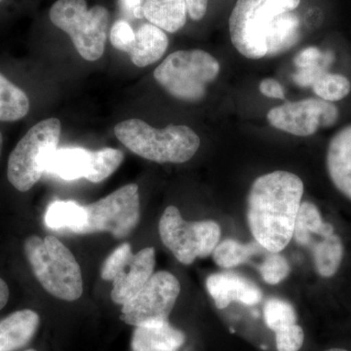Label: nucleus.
Returning a JSON list of instances; mask_svg holds the SVG:
<instances>
[{
	"label": "nucleus",
	"instance_id": "f257e3e1",
	"mask_svg": "<svg viewBox=\"0 0 351 351\" xmlns=\"http://www.w3.org/2000/svg\"><path fill=\"white\" fill-rule=\"evenodd\" d=\"M301 0H237L230 14V40L251 60L284 54L299 41Z\"/></svg>",
	"mask_w": 351,
	"mask_h": 351
},
{
	"label": "nucleus",
	"instance_id": "f03ea898",
	"mask_svg": "<svg viewBox=\"0 0 351 351\" xmlns=\"http://www.w3.org/2000/svg\"><path fill=\"white\" fill-rule=\"evenodd\" d=\"M304 182L287 171L257 178L248 195L247 221L256 242L270 253H279L293 239L302 204Z\"/></svg>",
	"mask_w": 351,
	"mask_h": 351
},
{
	"label": "nucleus",
	"instance_id": "7ed1b4c3",
	"mask_svg": "<svg viewBox=\"0 0 351 351\" xmlns=\"http://www.w3.org/2000/svg\"><path fill=\"white\" fill-rule=\"evenodd\" d=\"M114 134L127 149L137 156L157 163H184L199 149V136L186 125L154 128L143 120L119 122Z\"/></svg>",
	"mask_w": 351,
	"mask_h": 351
},
{
	"label": "nucleus",
	"instance_id": "20e7f679",
	"mask_svg": "<svg viewBox=\"0 0 351 351\" xmlns=\"http://www.w3.org/2000/svg\"><path fill=\"white\" fill-rule=\"evenodd\" d=\"M25 257L46 292L66 302L77 301L83 293L82 272L68 247L57 237L32 235L24 243Z\"/></svg>",
	"mask_w": 351,
	"mask_h": 351
},
{
	"label": "nucleus",
	"instance_id": "39448f33",
	"mask_svg": "<svg viewBox=\"0 0 351 351\" xmlns=\"http://www.w3.org/2000/svg\"><path fill=\"white\" fill-rule=\"evenodd\" d=\"M62 124L58 119L41 120L29 129L9 154L6 176L19 193H27L45 173L46 163L58 149Z\"/></svg>",
	"mask_w": 351,
	"mask_h": 351
},
{
	"label": "nucleus",
	"instance_id": "423d86ee",
	"mask_svg": "<svg viewBox=\"0 0 351 351\" xmlns=\"http://www.w3.org/2000/svg\"><path fill=\"white\" fill-rule=\"evenodd\" d=\"M218 60L206 51L181 50L170 54L154 71V80L171 96L198 101L206 96L208 84L219 75Z\"/></svg>",
	"mask_w": 351,
	"mask_h": 351
},
{
	"label": "nucleus",
	"instance_id": "0eeeda50",
	"mask_svg": "<svg viewBox=\"0 0 351 351\" xmlns=\"http://www.w3.org/2000/svg\"><path fill=\"white\" fill-rule=\"evenodd\" d=\"M49 19L69 34L83 59L95 62L103 56L110 19L106 7L88 8L86 0H57L51 6Z\"/></svg>",
	"mask_w": 351,
	"mask_h": 351
},
{
	"label": "nucleus",
	"instance_id": "6e6552de",
	"mask_svg": "<svg viewBox=\"0 0 351 351\" xmlns=\"http://www.w3.org/2000/svg\"><path fill=\"white\" fill-rule=\"evenodd\" d=\"M158 228L162 243L186 265L209 257L221 239V226L216 221H184L175 206L166 208Z\"/></svg>",
	"mask_w": 351,
	"mask_h": 351
},
{
	"label": "nucleus",
	"instance_id": "1a4fd4ad",
	"mask_svg": "<svg viewBox=\"0 0 351 351\" xmlns=\"http://www.w3.org/2000/svg\"><path fill=\"white\" fill-rule=\"evenodd\" d=\"M84 208L86 223L78 234L110 232L115 239H124L140 221L138 186L126 184Z\"/></svg>",
	"mask_w": 351,
	"mask_h": 351
},
{
	"label": "nucleus",
	"instance_id": "9d476101",
	"mask_svg": "<svg viewBox=\"0 0 351 351\" xmlns=\"http://www.w3.org/2000/svg\"><path fill=\"white\" fill-rule=\"evenodd\" d=\"M181 284L174 274L157 271L144 287L122 306L120 318L134 327L169 321Z\"/></svg>",
	"mask_w": 351,
	"mask_h": 351
},
{
	"label": "nucleus",
	"instance_id": "9b49d317",
	"mask_svg": "<svg viewBox=\"0 0 351 351\" xmlns=\"http://www.w3.org/2000/svg\"><path fill=\"white\" fill-rule=\"evenodd\" d=\"M267 119L278 130L308 137L319 128H328L336 124L339 110L331 101L308 98L297 101H287L267 112Z\"/></svg>",
	"mask_w": 351,
	"mask_h": 351
},
{
	"label": "nucleus",
	"instance_id": "f8f14e48",
	"mask_svg": "<svg viewBox=\"0 0 351 351\" xmlns=\"http://www.w3.org/2000/svg\"><path fill=\"white\" fill-rule=\"evenodd\" d=\"M156 251L152 247L134 254L112 280V301L123 306L144 287L154 274Z\"/></svg>",
	"mask_w": 351,
	"mask_h": 351
},
{
	"label": "nucleus",
	"instance_id": "ddd939ff",
	"mask_svg": "<svg viewBox=\"0 0 351 351\" xmlns=\"http://www.w3.org/2000/svg\"><path fill=\"white\" fill-rule=\"evenodd\" d=\"M208 292L219 309H223L232 302L245 306H255L262 301L260 288L244 276L234 272L212 274L206 280Z\"/></svg>",
	"mask_w": 351,
	"mask_h": 351
},
{
	"label": "nucleus",
	"instance_id": "4468645a",
	"mask_svg": "<svg viewBox=\"0 0 351 351\" xmlns=\"http://www.w3.org/2000/svg\"><path fill=\"white\" fill-rule=\"evenodd\" d=\"M326 166L335 188L351 201V124L341 129L330 141Z\"/></svg>",
	"mask_w": 351,
	"mask_h": 351
},
{
	"label": "nucleus",
	"instance_id": "2eb2a0df",
	"mask_svg": "<svg viewBox=\"0 0 351 351\" xmlns=\"http://www.w3.org/2000/svg\"><path fill=\"white\" fill-rule=\"evenodd\" d=\"M40 325L36 311L22 309L0 320V351H17L31 343Z\"/></svg>",
	"mask_w": 351,
	"mask_h": 351
},
{
	"label": "nucleus",
	"instance_id": "dca6fc26",
	"mask_svg": "<svg viewBox=\"0 0 351 351\" xmlns=\"http://www.w3.org/2000/svg\"><path fill=\"white\" fill-rule=\"evenodd\" d=\"M186 343V335L169 321L135 327L132 351H179Z\"/></svg>",
	"mask_w": 351,
	"mask_h": 351
},
{
	"label": "nucleus",
	"instance_id": "f3484780",
	"mask_svg": "<svg viewBox=\"0 0 351 351\" xmlns=\"http://www.w3.org/2000/svg\"><path fill=\"white\" fill-rule=\"evenodd\" d=\"M169 45L167 34L156 25L147 23L135 32V41L128 54L132 63L145 68L159 61Z\"/></svg>",
	"mask_w": 351,
	"mask_h": 351
},
{
	"label": "nucleus",
	"instance_id": "a211bd4d",
	"mask_svg": "<svg viewBox=\"0 0 351 351\" xmlns=\"http://www.w3.org/2000/svg\"><path fill=\"white\" fill-rule=\"evenodd\" d=\"M92 167V152L82 147H63L51 154L45 173L66 181L86 179Z\"/></svg>",
	"mask_w": 351,
	"mask_h": 351
},
{
	"label": "nucleus",
	"instance_id": "6ab92c4d",
	"mask_svg": "<svg viewBox=\"0 0 351 351\" xmlns=\"http://www.w3.org/2000/svg\"><path fill=\"white\" fill-rule=\"evenodd\" d=\"M31 110L29 93L0 69V122L15 123L25 119Z\"/></svg>",
	"mask_w": 351,
	"mask_h": 351
},
{
	"label": "nucleus",
	"instance_id": "aec40b11",
	"mask_svg": "<svg viewBox=\"0 0 351 351\" xmlns=\"http://www.w3.org/2000/svg\"><path fill=\"white\" fill-rule=\"evenodd\" d=\"M307 248L313 253L314 267L320 276L330 278L338 272L343 262L345 248L341 237L332 232L313 237Z\"/></svg>",
	"mask_w": 351,
	"mask_h": 351
},
{
	"label": "nucleus",
	"instance_id": "412c9836",
	"mask_svg": "<svg viewBox=\"0 0 351 351\" xmlns=\"http://www.w3.org/2000/svg\"><path fill=\"white\" fill-rule=\"evenodd\" d=\"M186 0H144L143 15L151 24L174 34L186 23Z\"/></svg>",
	"mask_w": 351,
	"mask_h": 351
},
{
	"label": "nucleus",
	"instance_id": "4be33fe9",
	"mask_svg": "<svg viewBox=\"0 0 351 351\" xmlns=\"http://www.w3.org/2000/svg\"><path fill=\"white\" fill-rule=\"evenodd\" d=\"M44 221L51 230L80 233L86 223V211L75 201L56 200L48 206Z\"/></svg>",
	"mask_w": 351,
	"mask_h": 351
},
{
	"label": "nucleus",
	"instance_id": "5701e85b",
	"mask_svg": "<svg viewBox=\"0 0 351 351\" xmlns=\"http://www.w3.org/2000/svg\"><path fill=\"white\" fill-rule=\"evenodd\" d=\"M335 230L334 226L323 219L319 209L313 203L302 202L295 219L293 239L295 243L302 245L308 235L325 233Z\"/></svg>",
	"mask_w": 351,
	"mask_h": 351
},
{
	"label": "nucleus",
	"instance_id": "b1692460",
	"mask_svg": "<svg viewBox=\"0 0 351 351\" xmlns=\"http://www.w3.org/2000/svg\"><path fill=\"white\" fill-rule=\"evenodd\" d=\"M261 248L263 247L258 242L241 244L234 239H226L217 245L212 255L219 267L230 269L248 262L249 258L258 253Z\"/></svg>",
	"mask_w": 351,
	"mask_h": 351
},
{
	"label": "nucleus",
	"instance_id": "393cba45",
	"mask_svg": "<svg viewBox=\"0 0 351 351\" xmlns=\"http://www.w3.org/2000/svg\"><path fill=\"white\" fill-rule=\"evenodd\" d=\"M124 159V154L120 149H106L92 152V167L86 180L91 182H101L115 172Z\"/></svg>",
	"mask_w": 351,
	"mask_h": 351
},
{
	"label": "nucleus",
	"instance_id": "a878e982",
	"mask_svg": "<svg viewBox=\"0 0 351 351\" xmlns=\"http://www.w3.org/2000/svg\"><path fill=\"white\" fill-rule=\"evenodd\" d=\"M313 89L319 99L332 103L343 100L350 93L351 83L346 76L341 73L327 71L316 80Z\"/></svg>",
	"mask_w": 351,
	"mask_h": 351
},
{
	"label": "nucleus",
	"instance_id": "bb28decb",
	"mask_svg": "<svg viewBox=\"0 0 351 351\" xmlns=\"http://www.w3.org/2000/svg\"><path fill=\"white\" fill-rule=\"evenodd\" d=\"M263 319L274 332L297 324V314L292 304L280 299H270L263 307Z\"/></svg>",
	"mask_w": 351,
	"mask_h": 351
},
{
	"label": "nucleus",
	"instance_id": "cd10ccee",
	"mask_svg": "<svg viewBox=\"0 0 351 351\" xmlns=\"http://www.w3.org/2000/svg\"><path fill=\"white\" fill-rule=\"evenodd\" d=\"M261 276L270 285L280 283L290 272L288 261L279 253H272L258 267Z\"/></svg>",
	"mask_w": 351,
	"mask_h": 351
},
{
	"label": "nucleus",
	"instance_id": "c85d7f7f",
	"mask_svg": "<svg viewBox=\"0 0 351 351\" xmlns=\"http://www.w3.org/2000/svg\"><path fill=\"white\" fill-rule=\"evenodd\" d=\"M334 61L335 53L331 50H326L320 63L308 68L300 69L295 75H293V82L300 87H313L316 80L327 73Z\"/></svg>",
	"mask_w": 351,
	"mask_h": 351
},
{
	"label": "nucleus",
	"instance_id": "c756f323",
	"mask_svg": "<svg viewBox=\"0 0 351 351\" xmlns=\"http://www.w3.org/2000/svg\"><path fill=\"white\" fill-rule=\"evenodd\" d=\"M133 255L130 244L123 243L120 245L108 256L107 260L104 263L101 270V278L104 280L112 281L117 274H119V270L121 269V267L130 260Z\"/></svg>",
	"mask_w": 351,
	"mask_h": 351
},
{
	"label": "nucleus",
	"instance_id": "7c9ffc66",
	"mask_svg": "<svg viewBox=\"0 0 351 351\" xmlns=\"http://www.w3.org/2000/svg\"><path fill=\"white\" fill-rule=\"evenodd\" d=\"M304 341V330L298 323L276 332L277 351H299Z\"/></svg>",
	"mask_w": 351,
	"mask_h": 351
},
{
	"label": "nucleus",
	"instance_id": "2f4dec72",
	"mask_svg": "<svg viewBox=\"0 0 351 351\" xmlns=\"http://www.w3.org/2000/svg\"><path fill=\"white\" fill-rule=\"evenodd\" d=\"M110 41L115 49L128 53L135 41V32L125 20L117 21L110 29Z\"/></svg>",
	"mask_w": 351,
	"mask_h": 351
},
{
	"label": "nucleus",
	"instance_id": "473e14b6",
	"mask_svg": "<svg viewBox=\"0 0 351 351\" xmlns=\"http://www.w3.org/2000/svg\"><path fill=\"white\" fill-rule=\"evenodd\" d=\"M324 54L325 51H321L319 48L311 46V47L302 50L295 56L294 60L295 66L299 69L314 66V64L320 63L322 61Z\"/></svg>",
	"mask_w": 351,
	"mask_h": 351
},
{
	"label": "nucleus",
	"instance_id": "72a5a7b5",
	"mask_svg": "<svg viewBox=\"0 0 351 351\" xmlns=\"http://www.w3.org/2000/svg\"><path fill=\"white\" fill-rule=\"evenodd\" d=\"M258 90L267 98L278 99V100L285 99V92L282 85L274 78H265L258 85Z\"/></svg>",
	"mask_w": 351,
	"mask_h": 351
},
{
	"label": "nucleus",
	"instance_id": "f704fd0d",
	"mask_svg": "<svg viewBox=\"0 0 351 351\" xmlns=\"http://www.w3.org/2000/svg\"><path fill=\"white\" fill-rule=\"evenodd\" d=\"M189 17L193 21H200L205 17L208 8V0H186Z\"/></svg>",
	"mask_w": 351,
	"mask_h": 351
},
{
	"label": "nucleus",
	"instance_id": "c9c22d12",
	"mask_svg": "<svg viewBox=\"0 0 351 351\" xmlns=\"http://www.w3.org/2000/svg\"><path fill=\"white\" fill-rule=\"evenodd\" d=\"M121 4L127 14H130L137 19L144 17L143 15L144 0H121Z\"/></svg>",
	"mask_w": 351,
	"mask_h": 351
},
{
	"label": "nucleus",
	"instance_id": "e433bc0d",
	"mask_svg": "<svg viewBox=\"0 0 351 351\" xmlns=\"http://www.w3.org/2000/svg\"><path fill=\"white\" fill-rule=\"evenodd\" d=\"M9 287L3 279L0 278V311L5 307L7 302L9 301Z\"/></svg>",
	"mask_w": 351,
	"mask_h": 351
},
{
	"label": "nucleus",
	"instance_id": "4c0bfd02",
	"mask_svg": "<svg viewBox=\"0 0 351 351\" xmlns=\"http://www.w3.org/2000/svg\"><path fill=\"white\" fill-rule=\"evenodd\" d=\"M4 147V136L2 131L0 130V158H1L2 152H3Z\"/></svg>",
	"mask_w": 351,
	"mask_h": 351
},
{
	"label": "nucleus",
	"instance_id": "58836bf2",
	"mask_svg": "<svg viewBox=\"0 0 351 351\" xmlns=\"http://www.w3.org/2000/svg\"><path fill=\"white\" fill-rule=\"evenodd\" d=\"M8 1H9V0H0V8H2V7L5 5L7 2H8Z\"/></svg>",
	"mask_w": 351,
	"mask_h": 351
},
{
	"label": "nucleus",
	"instance_id": "ea45409f",
	"mask_svg": "<svg viewBox=\"0 0 351 351\" xmlns=\"http://www.w3.org/2000/svg\"><path fill=\"white\" fill-rule=\"evenodd\" d=\"M325 351H348V350H343V348H330V350H327Z\"/></svg>",
	"mask_w": 351,
	"mask_h": 351
},
{
	"label": "nucleus",
	"instance_id": "a19ab883",
	"mask_svg": "<svg viewBox=\"0 0 351 351\" xmlns=\"http://www.w3.org/2000/svg\"><path fill=\"white\" fill-rule=\"evenodd\" d=\"M24 351H38V350H34V348H29V350H25Z\"/></svg>",
	"mask_w": 351,
	"mask_h": 351
}]
</instances>
